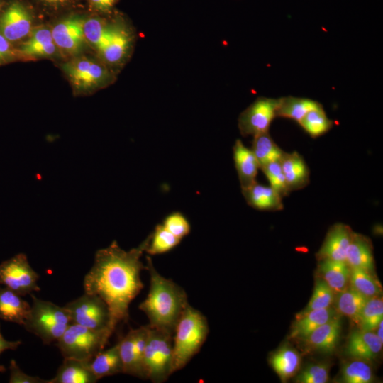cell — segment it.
Here are the masks:
<instances>
[{
    "label": "cell",
    "instance_id": "cell-22",
    "mask_svg": "<svg viewBox=\"0 0 383 383\" xmlns=\"http://www.w3.org/2000/svg\"><path fill=\"white\" fill-rule=\"evenodd\" d=\"M30 305L20 295L0 284V318L23 326Z\"/></svg>",
    "mask_w": 383,
    "mask_h": 383
},
{
    "label": "cell",
    "instance_id": "cell-35",
    "mask_svg": "<svg viewBox=\"0 0 383 383\" xmlns=\"http://www.w3.org/2000/svg\"><path fill=\"white\" fill-rule=\"evenodd\" d=\"M180 241L181 239L168 231L162 224H158L150 234L145 252L151 255L165 253L176 247Z\"/></svg>",
    "mask_w": 383,
    "mask_h": 383
},
{
    "label": "cell",
    "instance_id": "cell-8",
    "mask_svg": "<svg viewBox=\"0 0 383 383\" xmlns=\"http://www.w3.org/2000/svg\"><path fill=\"white\" fill-rule=\"evenodd\" d=\"M62 69L74 88L80 92L104 87L113 79L106 66L87 57L73 59L65 63Z\"/></svg>",
    "mask_w": 383,
    "mask_h": 383
},
{
    "label": "cell",
    "instance_id": "cell-41",
    "mask_svg": "<svg viewBox=\"0 0 383 383\" xmlns=\"http://www.w3.org/2000/svg\"><path fill=\"white\" fill-rule=\"evenodd\" d=\"M168 231L179 239L187 235L191 231L190 223L180 212L169 214L162 224Z\"/></svg>",
    "mask_w": 383,
    "mask_h": 383
},
{
    "label": "cell",
    "instance_id": "cell-27",
    "mask_svg": "<svg viewBox=\"0 0 383 383\" xmlns=\"http://www.w3.org/2000/svg\"><path fill=\"white\" fill-rule=\"evenodd\" d=\"M90 368L97 379L123 372L118 343L99 352L90 361Z\"/></svg>",
    "mask_w": 383,
    "mask_h": 383
},
{
    "label": "cell",
    "instance_id": "cell-29",
    "mask_svg": "<svg viewBox=\"0 0 383 383\" xmlns=\"http://www.w3.org/2000/svg\"><path fill=\"white\" fill-rule=\"evenodd\" d=\"M336 294L334 300L335 311L358 324L361 311L368 298L350 286Z\"/></svg>",
    "mask_w": 383,
    "mask_h": 383
},
{
    "label": "cell",
    "instance_id": "cell-18",
    "mask_svg": "<svg viewBox=\"0 0 383 383\" xmlns=\"http://www.w3.org/2000/svg\"><path fill=\"white\" fill-rule=\"evenodd\" d=\"M90 361L64 358L55 376L48 383H95L97 378L90 368Z\"/></svg>",
    "mask_w": 383,
    "mask_h": 383
},
{
    "label": "cell",
    "instance_id": "cell-37",
    "mask_svg": "<svg viewBox=\"0 0 383 383\" xmlns=\"http://www.w3.org/2000/svg\"><path fill=\"white\" fill-rule=\"evenodd\" d=\"M109 27V23L100 18L84 19L83 30L85 40L99 51L106 38Z\"/></svg>",
    "mask_w": 383,
    "mask_h": 383
},
{
    "label": "cell",
    "instance_id": "cell-21",
    "mask_svg": "<svg viewBox=\"0 0 383 383\" xmlns=\"http://www.w3.org/2000/svg\"><path fill=\"white\" fill-rule=\"evenodd\" d=\"M233 153L241 189L247 188L256 182L259 163L251 149L245 147L239 139L233 147Z\"/></svg>",
    "mask_w": 383,
    "mask_h": 383
},
{
    "label": "cell",
    "instance_id": "cell-14",
    "mask_svg": "<svg viewBox=\"0 0 383 383\" xmlns=\"http://www.w3.org/2000/svg\"><path fill=\"white\" fill-rule=\"evenodd\" d=\"M84 18L79 16L67 17L55 25L51 30L57 48L73 54L82 51L86 42L83 25Z\"/></svg>",
    "mask_w": 383,
    "mask_h": 383
},
{
    "label": "cell",
    "instance_id": "cell-6",
    "mask_svg": "<svg viewBox=\"0 0 383 383\" xmlns=\"http://www.w3.org/2000/svg\"><path fill=\"white\" fill-rule=\"evenodd\" d=\"M112 333L109 330L96 331L70 323L57 340L64 358L91 360L104 350Z\"/></svg>",
    "mask_w": 383,
    "mask_h": 383
},
{
    "label": "cell",
    "instance_id": "cell-24",
    "mask_svg": "<svg viewBox=\"0 0 383 383\" xmlns=\"http://www.w3.org/2000/svg\"><path fill=\"white\" fill-rule=\"evenodd\" d=\"M337 316L338 313L331 306L313 310L302 315H296L289 338L304 340L318 327Z\"/></svg>",
    "mask_w": 383,
    "mask_h": 383
},
{
    "label": "cell",
    "instance_id": "cell-3",
    "mask_svg": "<svg viewBox=\"0 0 383 383\" xmlns=\"http://www.w3.org/2000/svg\"><path fill=\"white\" fill-rule=\"evenodd\" d=\"M209 333L206 316L189 304L183 311L173 334V373L185 367L199 353Z\"/></svg>",
    "mask_w": 383,
    "mask_h": 383
},
{
    "label": "cell",
    "instance_id": "cell-48",
    "mask_svg": "<svg viewBox=\"0 0 383 383\" xmlns=\"http://www.w3.org/2000/svg\"><path fill=\"white\" fill-rule=\"evenodd\" d=\"M0 9H1V1H0Z\"/></svg>",
    "mask_w": 383,
    "mask_h": 383
},
{
    "label": "cell",
    "instance_id": "cell-13",
    "mask_svg": "<svg viewBox=\"0 0 383 383\" xmlns=\"http://www.w3.org/2000/svg\"><path fill=\"white\" fill-rule=\"evenodd\" d=\"M32 18L20 2L13 1L0 15V33L10 42L20 40L31 32Z\"/></svg>",
    "mask_w": 383,
    "mask_h": 383
},
{
    "label": "cell",
    "instance_id": "cell-40",
    "mask_svg": "<svg viewBox=\"0 0 383 383\" xmlns=\"http://www.w3.org/2000/svg\"><path fill=\"white\" fill-rule=\"evenodd\" d=\"M330 365L322 362L306 366L297 375L298 383H326L329 378Z\"/></svg>",
    "mask_w": 383,
    "mask_h": 383
},
{
    "label": "cell",
    "instance_id": "cell-11",
    "mask_svg": "<svg viewBox=\"0 0 383 383\" xmlns=\"http://www.w3.org/2000/svg\"><path fill=\"white\" fill-rule=\"evenodd\" d=\"M149 326L131 329L118 342L123 374L145 379L143 357Z\"/></svg>",
    "mask_w": 383,
    "mask_h": 383
},
{
    "label": "cell",
    "instance_id": "cell-25",
    "mask_svg": "<svg viewBox=\"0 0 383 383\" xmlns=\"http://www.w3.org/2000/svg\"><path fill=\"white\" fill-rule=\"evenodd\" d=\"M345 262L350 268H360L371 272L374 270V257L370 240L353 233L346 253Z\"/></svg>",
    "mask_w": 383,
    "mask_h": 383
},
{
    "label": "cell",
    "instance_id": "cell-43",
    "mask_svg": "<svg viewBox=\"0 0 383 383\" xmlns=\"http://www.w3.org/2000/svg\"><path fill=\"white\" fill-rule=\"evenodd\" d=\"M18 54L11 42L0 33V65L13 60Z\"/></svg>",
    "mask_w": 383,
    "mask_h": 383
},
{
    "label": "cell",
    "instance_id": "cell-12",
    "mask_svg": "<svg viewBox=\"0 0 383 383\" xmlns=\"http://www.w3.org/2000/svg\"><path fill=\"white\" fill-rule=\"evenodd\" d=\"M133 42L128 27L121 21L109 23L106 38L98 51L104 61L110 65H119L127 58Z\"/></svg>",
    "mask_w": 383,
    "mask_h": 383
},
{
    "label": "cell",
    "instance_id": "cell-9",
    "mask_svg": "<svg viewBox=\"0 0 383 383\" xmlns=\"http://www.w3.org/2000/svg\"><path fill=\"white\" fill-rule=\"evenodd\" d=\"M38 274L30 265L27 256L19 253L0 264V284L21 296L40 291Z\"/></svg>",
    "mask_w": 383,
    "mask_h": 383
},
{
    "label": "cell",
    "instance_id": "cell-17",
    "mask_svg": "<svg viewBox=\"0 0 383 383\" xmlns=\"http://www.w3.org/2000/svg\"><path fill=\"white\" fill-rule=\"evenodd\" d=\"M279 162L290 192L301 189L309 184V169L297 152L284 151Z\"/></svg>",
    "mask_w": 383,
    "mask_h": 383
},
{
    "label": "cell",
    "instance_id": "cell-10",
    "mask_svg": "<svg viewBox=\"0 0 383 383\" xmlns=\"http://www.w3.org/2000/svg\"><path fill=\"white\" fill-rule=\"evenodd\" d=\"M279 99L259 97L238 117V128L243 136H255L267 132L273 119L277 117Z\"/></svg>",
    "mask_w": 383,
    "mask_h": 383
},
{
    "label": "cell",
    "instance_id": "cell-46",
    "mask_svg": "<svg viewBox=\"0 0 383 383\" xmlns=\"http://www.w3.org/2000/svg\"><path fill=\"white\" fill-rule=\"evenodd\" d=\"M382 326H383V322L382 321L376 328L377 330L376 335L382 342H383Z\"/></svg>",
    "mask_w": 383,
    "mask_h": 383
},
{
    "label": "cell",
    "instance_id": "cell-5",
    "mask_svg": "<svg viewBox=\"0 0 383 383\" xmlns=\"http://www.w3.org/2000/svg\"><path fill=\"white\" fill-rule=\"evenodd\" d=\"M172 357L173 334L149 326L143 357L145 379L153 383L167 380L173 374Z\"/></svg>",
    "mask_w": 383,
    "mask_h": 383
},
{
    "label": "cell",
    "instance_id": "cell-30",
    "mask_svg": "<svg viewBox=\"0 0 383 383\" xmlns=\"http://www.w3.org/2000/svg\"><path fill=\"white\" fill-rule=\"evenodd\" d=\"M321 106L319 102L310 99L292 96L282 97L277 110V117L292 119L299 123L308 112Z\"/></svg>",
    "mask_w": 383,
    "mask_h": 383
},
{
    "label": "cell",
    "instance_id": "cell-1",
    "mask_svg": "<svg viewBox=\"0 0 383 383\" xmlns=\"http://www.w3.org/2000/svg\"><path fill=\"white\" fill-rule=\"evenodd\" d=\"M150 234L136 248L126 251L113 240L96 251L92 267L84 279V292L99 296L110 313V329L128 319L131 302L143 288L140 272L146 266L140 260Z\"/></svg>",
    "mask_w": 383,
    "mask_h": 383
},
{
    "label": "cell",
    "instance_id": "cell-33",
    "mask_svg": "<svg viewBox=\"0 0 383 383\" xmlns=\"http://www.w3.org/2000/svg\"><path fill=\"white\" fill-rule=\"evenodd\" d=\"M298 123L312 138L325 134L333 125V121L326 116L323 106L308 112Z\"/></svg>",
    "mask_w": 383,
    "mask_h": 383
},
{
    "label": "cell",
    "instance_id": "cell-19",
    "mask_svg": "<svg viewBox=\"0 0 383 383\" xmlns=\"http://www.w3.org/2000/svg\"><path fill=\"white\" fill-rule=\"evenodd\" d=\"M340 333L341 321L338 315L318 327L304 340L310 348L331 353L338 345Z\"/></svg>",
    "mask_w": 383,
    "mask_h": 383
},
{
    "label": "cell",
    "instance_id": "cell-15",
    "mask_svg": "<svg viewBox=\"0 0 383 383\" xmlns=\"http://www.w3.org/2000/svg\"><path fill=\"white\" fill-rule=\"evenodd\" d=\"M353 233L348 225L340 223L333 225L328 231L322 246L316 254L318 260L330 259L345 262L347 250Z\"/></svg>",
    "mask_w": 383,
    "mask_h": 383
},
{
    "label": "cell",
    "instance_id": "cell-39",
    "mask_svg": "<svg viewBox=\"0 0 383 383\" xmlns=\"http://www.w3.org/2000/svg\"><path fill=\"white\" fill-rule=\"evenodd\" d=\"M260 169L268 179L270 187L274 189L282 198L290 193L286 179L279 161L269 162Z\"/></svg>",
    "mask_w": 383,
    "mask_h": 383
},
{
    "label": "cell",
    "instance_id": "cell-2",
    "mask_svg": "<svg viewBox=\"0 0 383 383\" xmlns=\"http://www.w3.org/2000/svg\"><path fill=\"white\" fill-rule=\"evenodd\" d=\"M150 289L138 308L147 316L151 328L174 334L177 323L189 304L186 292L172 280L162 277L147 256Z\"/></svg>",
    "mask_w": 383,
    "mask_h": 383
},
{
    "label": "cell",
    "instance_id": "cell-44",
    "mask_svg": "<svg viewBox=\"0 0 383 383\" xmlns=\"http://www.w3.org/2000/svg\"><path fill=\"white\" fill-rule=\"evenodd\" d=\"M21 343V340L9 341L6 340L1 333L0 326V354L6 350H15ZM5 371L6 367L3 365H0V372H4Z\"/></svg>",
    "mask_w": 383,
    "mask_h": 383
},
{
    "label": "cell",
    "instance_id": "cell-7",
    "mask_svg": "<svg viewBox=\"0 0 383 383\" xmlns=\"http://www.w3.org/2000/svg\"><path fill=\"white\" fill-rule=\"evenodd\" d=\"M65 308L67 310L71 323L96 330L110 329V313L106 304L98 296L85 293Z\"/></svg>",
    "mask_w": 383,
    "mask_h": 383
},
{
    "label": "cell",
    "instance_id": "cell-23",
    "mask_svg": "<svg viewBox=\"0 0 383 383\" xmlns=\"http://www.w3.org/2000/svg\"><path fill=\"white\" fill-rule=\"evenodd\" d=\"M29 35L28 40L20 46L18 54L29 57H48L55 54L57 47L53 41L50 29L38 28Z\"/></svg>",
    "mask_w": 383,
    "mask_h": 383
},
{
    "label": "cell",
    "instance_id": "cell-31",
    "mask_svg": "<svg viewBox=\"0 0 383 383\" xmlns=\"http://www.w3.org/2000/svg\"><path fill=\"white\" fill-rule=\"evenodd\" d=\"M251 150L259 163L260 169L269 162L279 161L284 152L268 131L253 136Z\"/></svg>",
    "mask_w": 383,
    "mask_h": 383
},
{
    "label": "cell",
    "instance_id": "cell-28",
    "mask_svg": "<svg viewBox=\"0 0 383 383\" xmlns=\"http://www.w3.org/2000/svg\"><path fill=\"white\" fill-rule=\"evenodd\" d=\"M270 363L282 382L293 377L299 369L301 357L289 346H283L270 357Z\"/></svg>",
    "mask_w": 383,
    "mask_h": 383
},
{
    "label": "cell",
    "instance_id": "cell-34",
    "mask_svg": "<svg viewBox=\"0 0 383 383\" xmlns=\"http://www.w3.org/2000/svg\"><path fill=\"white\" fill-rule=\"evenodd\" d=\"M350 287L367 298L377 296L382 292L379 283L371 272L360 268H350Z\"/></svg>",
    "mask_w": 383,
    "mask_h": 383
},
{
    "label": "cell",
    "instance_id": "cell-38",
    "mask_svg": "<svg viewBox=\"0 0 383 383\" xmlns=\"http://www.w3.org/2000/svg\"><path fill=\"white\" fill-rule=\"evenodd\" d=\"M335 294L333 290L322 279H318L308 304L297 315H302L313 310L330 307L334 302Z\"/></svg>",
    "mask_w": 383,
    "mask_h": 383
},
{
    "label": "cell",
    "instance_id": "cell-20",
    "mask_svg": "<svg viewBox=\"0 0 383 383\" xmlns=\"http://www.w3.org/2000/svg\"><path fill=\"white\" fill-rule=\"evenodd\" d=\"M242 193L248 204L255 209L276 211L284 208L282 197L271 187L255 182Z\"/></svg>",
    "mask_w": 383,
    "mask_h": 383
},
{
    "label": "cell",
    "instance_id": "cell-32",
    "mask_svg": "<svg viewBox=\"0 0 383 383\" xmlns=\"http://www.w3.org/2000/svg\"><path fill=\"white\" fill-rule=\"evenodd\" d=\"M340 374V380L345 383H370L374 379L368 362L355 358L342 366Z\"/></svg>",
    "mask_w": 383,
    "mask_h": 383
},
{
    "label": "cell",
    "instance_id": "cell-47",
    "mask_svg": "<svg viewBox=\"0 0 383 383\" xmlns=\"http://www.w3.org/2000/svg\"><path fill=\"white\" fill-rule=\"evenodd\" d=\"M41 1L51 5H61L66 3L68 0H41Z\"/></svg>",
    "mask_w": 383,
    "mask_h": 383
},
{
    "label": "cell",
    "instance_id": "cell-16",
    "mask_svg": "<svg viewBox=\"0 0 383 383\" xmlns=\"http://www.w3.org/2000/svg\"><path fill=\"white\" fill-rule=\"evenodd\" d=\"M382 343L373 331L360 328L350 334L345 353L353 358L370 362L381 353Z\"/></svg>",
    "mask_w": 383,
    "mask_h": 383
},
{
    "label": "cell",
    "instance_id": "cell-4",
    "mask_svg": "<svg viewBox=\"0 0 383 383\" xmlns=\"http://www.w3.org/2000/svg\"><path fill=\"white\" fill-rule=\"evenodd\" d=\"M30 295L33 302L24 328L39 337L44 344L57 341L71 323L67 310L65 306Z\"/></svg>",
    "mask_w": 383,
    "mask_h": 383
},
{
    "label": "cell",
    "instance_id": "cell-45",
    "mask_svg": "<svg viewBox=\"0 0 383 383\" xmlns=\"http://www.w3.org/2000/svg\"><path fill=\"white\" fill-rule=\"evenodd\" d=\"M117 0H89L91 5L97 11L108 12L114 6Z\"/></svg>",
    "mask_w": 383,
    "mask_h": 383
},
{
    "label": "cell",
    "instance_id": "cell-42",
    "mask_svg": "<svg viewBox=\"0 0 383 383\" xmlns=\"http://www.w3.org/2000/svg\"><path fill=\"white\" fill-rule=\"evenodd\" d=\"M10 383H48V380L41 379L35 376H30L24 373L16 364L14 360H12L9 366Z\"/></svg>",
    "mask_w": 383,
    "mask_h": 383
},
{
    "label": "cell",
    "instance_id": "cell-26",
    "mask_svg": "<svg viewBox=\"0 0 383 383\" xmlns=\"http://www.w3.org/2000/svg\"><path fill=\"white\" fill-rule=\"evenodd\" d=\"M318 271L322 279L337 294L349 284L350 268L345 261L321 260Z\"/></svg>",
    "mask_w": 383,
    "mask_h": 383
},
{
    "label": "cell",
    "instance_id": "cell-36",
    "mask_svg": "<svg viewBox=\"0 0 383 383\" xmlns=\"http://www.w3.org/2000/svg\"><path fill=\"white\" fill-rule=\"evenodd\" d=\"M383 319V301L380 296L368 298L360 313V329L374 331Z\"/></svg>",
    "mask_w": 383,
    "mask_h": 383
}]
</instances>
